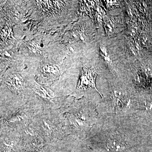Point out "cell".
I'll use <instances>...</instances> for the list:
<instances>
[{
  "label": "cell",
  "instance_id": "obj_1",
  "mask_svg": "<svg viewBox=\"0 0 152 152\" xmlns=\"http://www.w3.org/2000/svg\"><path fill=\"white\" fill-rule=\"evenodd\" d=\"M44 109L36 114L32 123L44 140L54 142L66 136L67 131L62 112Z\"/></svg>",
  "mask_w": 152,
  "mask_h": 152
},
{
  "label": "cell",
  "instance_id": "obj_2",
  "mask_svg": "<svg viewBox=\"0 0 152 152\" xmlns=\"http://www.w3.org/2000/svg\"><path fill=\"white\" fill-rule=\"evenodd\" d=\"M35 107L31 105H23L9 111L2 119L1 130L13 131L22 133L29 126L36 115Z\"/></svg>",
  "mask_w": 152,
  "mask_h": 152
},
{
  "label": "cell",
  "instance_id": "obj_3",
  "mask_svg": "<svg viewBox=\"0 0 152 152\" xmlns=\"http://www.w3.org/2000/svg\"><path fill=\"white\" fill-rule=\"evenodd\" d=\"M5 82L9 89L17 95L24 89L23 79L20 74L15 73L10 75L6 79Z\"/></svg>",
  "mask_w": 152,
  "mask_h": 152
},
{
  "label": "cell",
  "instance_id": "obj_4",
  "mask_svg": "<svg viewBox=\"0 0 152 152\" xmlns=\"http://www.w3.org/2000/svg\"><path fill=\"white\" fill-rule=\"evenodd\" d=\"M107 146L110 151L115 152L123 151L127 148L125 143L117 139H110L107 142Z\"/></svg>",
  "mask_w": 152,
  "mask_h": 152
},
{
  "label": "cell",
  "instance_id": "obj_5",
  "mask_svg": "<svg viewBox=\"0 0 152 152\" xmlns=\"http://www.w3.org/2000/svg\"><path fill=\"white\" fill-rule=\"evenodd\" d=\"M43 71L49 78H55L59 75V68L56 65H47L44 67Z\"/></svg>",
  "mask_w": 152,
  "mask_h": 152
}]
</instances>
